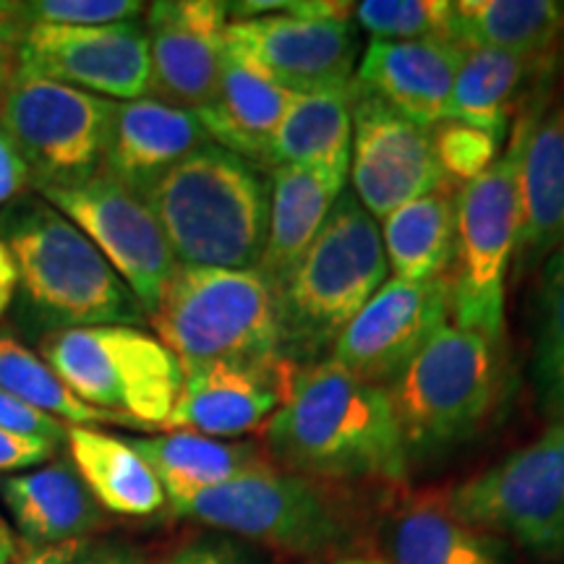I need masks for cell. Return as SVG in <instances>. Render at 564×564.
<instances>
[{
    "label": "cell",
    "mask_w": 564,
    "mask_h": 564,
    "mask_svg": "<svg viewBox=\"0 0 564 564\" xmlns=\"http://www.w3.org/2000/svg\"><path fill=\"white\" fill-rule=\"evenodd\" d=\"M264 442L270 460L314 481L398 484L411 460L384 387L361 382L329 358L295 371Z\"/></svg>",
    "instance_id": "6da1fadb"
},
{
    "label": "cell",
    "mask_w": 564,
    "mask_h": 564,
    "mask_svg": "<svg viewBox=\"0 0 564 564\" xmlns=\"http://www.w3.org/2000/svg\"><path fill=\"white\" fill-rule=\"evenodd\" d=\"M141 199L183 267L253 270L270 230V178L217 144L171 167Z\"/></svg>",
    "instance_id": "7a4b0ae2"
},
{
    "label": "cell",
    "mask_w": 564,
    "mask_h": 564,
    "mask_svg": "<svg viewBox=\"0 0 564 564\" xmlns=\"http://www.w3.org/2000/svg\"><path fill=\"white\" fill-rule=\"evenodd\" d=\"M19 291L34 319L55 329L147 322L144 308L108 259L40 194H21L0 209Z\"/></svg>",
    "instance_id": "3957f363"
},
{
    "label": "cell",
    "mask_w": 564,
    "mask_h": 564,
    "mask_svg": "<svg viewBox=\"0 0 564 564\" xmlns=\"http://www.w3.org/2000/svg\"><path fill=\"white\" fill-rule=\"evenodd\" d=\"M382 230L343 192L322 230L274 288L282 358L314 364L387 282Z\"/></svg>",
    "instance_id": "277c9868"
},
{
    "label": "cell",
    "mask_w": 564,
    "mask_h": 564,
    "mask_svg": "<svg viewBox=\"0 0 564 564\" xmlns=\"http://www.w3.org/2000/svg\"><path fill=\"white\" fill-rule=\"evenodd\" d=\"M183 369L204 364L270 366L282 358L278 301L253 270L175 267L147 319Z\"/></svg>",
    "instance_id": "5b68a950"
},
{
    "label": "cell",
    "mask_w": 564,
    "mask_h": 564,
    "mask_svg": "<svg viewBox=\"0 0 564 564\" xmlns=\"http://www.w3.org/2000/svg\"><path fill=\"white\" fill-rule=\"evenodd\" d=\"M502 343L444 322L384 387L408 457L442 455L484 429L502 390Z\"/></svg>",
    "instance_id": "8992f818"
},
{
    "label": "cell",
    "mask_w": 564,
    "mask_h": 564,
    "mask_svg": "<svg viewBox=\"0 0 564 564\" xmlns=\"http://www.w3.org/2000/svg\"><path fill=\"white\" fill-rule=\"evenodd\" d=\"M40 356L82 403L131 429L160 432L183 382L181 361L158 335L129 324L55 329L40 340Z\"/></svg>",
    "instance_id": "52a82bcc"
},
{
    "label": "cell",
    "mask_w": 564,
    "mask_h": 564,
    "mask_svg": "<svg viewBox=\"0 0 564 564\" xmlns=\"http://www.w3.org/2000/svg\"><path fill=\"white\" fill-rule=\"evenodd\" d=\"M525 116L518 118L507 150L481 178L455 196V259L449 267V316L457 327L476 329L491 340L505 337L507 267L520 232V154Z\"/></svg>",
    "instance_id": "ba28073f"
},
{
    "label": "cell",
    "mask_w": 564,
    "mask_h": 564,
    "mask_svg": "<svg viewBox=\"0 0 564 564\" xmlns=\"http://www.w3.org/2000/svg\"><path fill=\"white\" fill-rule=\"evenodd\" d=\"M175 518L217 528L295 556H316L348 544L340 505L314 478L272 465L230 478L171 505Z\"/></svg>",
    "instance_id": "9c48e42d"
},
{
    "label": "cell",
    "mask_w": 564,
    "mask_h": 564,
    "mask_svg": "<svg viewBox=\"0 0 564 564\" xmlns=\"http://www.w3.org/2000/svg\"><path fill=\"white\" fill-rule=\"evenodd\" d=\"M449 510L478 531L544 560L564 556V421L539 440L465 478L447 494Z\"/></svg>",
    "instance_id": "30bf717a"
},
{
    "label": "cell",
    "mask_w": 564,
    "mask_h": 564,
    "mask_svg": "<svg viewBox=\"0 0 564 564\" xmlns=\"http://www.w3.org/2000/svg\"><path fill=\"white\" fill-rule=\"evenodd\" d=\"M112 112V100L17 66L0 108V126L30 167V186L42 192L100 171Z\"/></svg>",
    "instance_id": "8fae6325"
},
{
    "label": "cell",
    "mask_w": 564,
    "mask_h": 564,
    "mask_svg": "<svg viewBox=\"0 0 564 564\" xmlns=\"http://www.w3.org/2000/svg\"><path fill=\"white\" fill-rule=\"evenodd\" d=\"M34 194L51 202L97 246L150 319L178 262L147 202L105 171Z\"/></svg>",
    "instance_id": "7c38bea8"
},
{
    "label": "cell",
    "mask_w": 564,
    "mask_h": 564,
    "mask_svg": "<svg viewBox=\"0 0 564 564\" xmlns=\"http://www.w3.org/2000/svg\"><path fill=\"white\" fill-rule=\"evenodd\" d=\"M225 53L291 95H308L352 82L358 34L350 19L270 13L230 21Z\"/></svg>",
    "instance_id": "4fadbf2b"
},
{
    "label": "cell",
    "mask_w": 564,
    "mask_h": 564,
    "mask_svg": "<svg viewBox=\"0 0 564 564\" xmlns=\"http://www.w3.org/2000/svg\"><path fill=\"white\" fill-rule=\"evenodd\" d=\"M17 66L112 102L150 95V40L139 19L102 26H26Z\"/></svg>",
    "instance_id": "5bb4252c"
},
{
    "label": "cell",
    "mask_w": 564,
    "mask_h": 564,
    "mask_svg": "<svg viewBox=\"0 0 564 564\" xmlns=\"http://www.w3.org/2000/svg\"><path fill=\"white\" fill-rule=\"evenodd\" d=\"M350 181L352 196L373 220H384L403 204L444 188L429 129L411 123L379 97L358 89V84L352 100Z\"/></svg>",
    "instance_id": "9a60e30c"
},
{
    "label": "cell",
    "mask_w": 564,
    "mask_h": 564,
    "mask_svg": "<svg viewBox=\"0 0 564 564\" xmlns=\"http://www.w3.org/2000/svg\"><path fill=\"white\" fill-rule=\"evenodd\" d=\"M449 278L387 280L329 350V361L366 384L387 387L447 322Z\"/></svg>",
    "instance_id": "2e32d148"
},
{
    "label": "cell",
    "mask_w": 564,
    "mask_h": 564,
    "mask_svg": "<svg viewBox=\"0 0 564 564\" xmlns=\"http://www.w3.org/2000/svg\"><path fill=\"white\" fill-rule=\"evenodd\" d=\"M150 95L173 108L199 110L220 87L228 3L158 0L147 6Z\"/></svg>",
    "instance_id": "e0dca14e"
},
{
    "label": "cell",
    "mask_w": 564,
    "mask_h": 564,
    "mask_svg": "<svg viewBox=\"0 0 564 564\" xmlns=\"http://www.w3.org/2000/svg\"><path fill=\"white\" fill-rule=\"evenodd\" d=\"M295 366L204 364L183 369L175 405L160 432H192L212 440H232L253 432L280 411L291 394Z\"/></svg>",
    "instance_id": "ac0fdd59"
},
{
    "label": "cell",
    "mask_w": 564,
    "mask_h": 564,
    "mask_svg": "<svg viewBox=\"0 0 564 564\" xmlns=\"http://www.w3.org/2000/svg\"><path fill=\"white\" fill-rule=\"evenodd\" d=\"M463 51L449 40H371L352 82L411 123L434 129L447 121Z\"/></svg>",
    "instance_id": "d6986e66"
},
{
    "label": "cell",
    "mask_w": 564,
    "mask_h": 564,
    "mask_svg": "<svg viewBox=\"0 0 564 564\" xmlns=\"http://www.w3.org/2000/svg\"><path fill=\"white\" fill-rule=\"evenodd\" d=\"M209 144L194 110L173 108L152 97L116 102L100 171L144 196L171 167Z\"/></svg>",
    "instance_id": "ffe728a7"
},
{
    "label": "cell",
    "mask_w": 564,
    "mask_h": 564,
    "mask_svg": "<svg viewBox=\"0 0 564 564\" xmlns=\"http://www.w3.org/2000/svg\"><path fill=\"white\" fill-rule=\"evenodd\" d=\"M520 154L518 274L546 262L564 243V110L528 108Z\"/></svg>",
    "instance_id": "44dd1931"
},
{
    "label": "cell",
    "mask_w": 564,
    "mask_h": 564,
    "mask_svg": "<svg viewBox=\"0 0 564 564\" xmlns=\"http://www.w3.org/2000/svg\"><path fill=\"white\" fill-rule=\"evenodd\" d=\"M0 497L30 549L61 546L102 523L100 505L70 463H45L0 478Z\"/></svg>",
    "instance_id": "7402d4cb"
},
{
    "label": "cell",
    "mask_w": 564,
    "mask_h": 564,
    "mask_svg": "<svg viewBox=\"0 0 564 564\" xmlns=\"http://www.w3.org/2000/svg\"><path fill=\"white\" fill-rule=\"evenodd\" d=\"M293 95L225 53L220 87L215 97L194 110L212 144L257 165L270 162V147Z\"/></svg>",
    "instance_id": "603a6c76"
},
{
    "label": "cell",
    "mask_w": 564,
    "mask_h": 564,
    "mask_svg": "<svg viewBox=\"0 0 564 564\" xmlns=\"http://www.w3.org/2000/svg\"><path fill=\"white\" fill-rule=\"evenodd\" d=\"M356 84L293 95L270 147L267 171L303 167L348 178Z\"/></svg>",
    "instance_id": "cb8c5ba5"
},
{
    "label": "cell",
    "mask_w": 564,
    "mask_h": 564,
    "mask_svg": "<svg viewBox=\"0 0 564 564\" xmlns=\"http://www.w3.org/2000/svg\"><path fill=\"white\" fill-rule=\"evenodd\" d=\"M70 465L100 510L121 518H150L165 507V491L129 440L95 426H68Z\"/></svg>",
    "instance_id": "d4e9b609"
},
{
    "label": "cell",
    "mask_w": 564,
    "mask_h": 564,
    "mask_svg": "<svg viewBox=\"0 0 564 564\" xmlns=\"http://www.w3.org/2000/svg\"><path fill=\"white\" fill-rule=\"evenodd\" d=\"M343 192L340 175L303 167H274L270 173V230L257 270L272 291L312 246Z\"/></svg>",
    "instance_id": "484cf974"
},
{
    "label": "cell",
    "mask_w": 564,
    "mask_h": 564,
    "mask_svg": "<svg viewBox=\"0 0 564 564\" xmlns=\"http://www.w3.org/2000/svg\"><path fill=\"white\" fill-rule=\"evenodd\" d=\"M129 442L150 463L171 505L186 502L212 486L272 465L270 455L257 444L223 442L192 432H165Z\"/></svg>",
    "instance_id": "4316f807"
},
{
    "label": "cell",
    "mask_w": 564,
    "mask_h": 564,
    "mask_svg": "<svg viewBox=\"0 0 564 564\" xmlns=\"http://www.w3.org/2000/svg\"><path fill=\"white\" fill-rule=\"evenodd\" d=\"M390 564H512L502 539L463 523L440 499H415L387 528Z\"/></svg>",
    "instance_id": "83f0119b"
},
{
    "label": "cell",
    "mask_w": 564,
    "mask_h": 564,
    "mask_svg": "<svg viewBox=\"0 0 564 564\" xmlns=\"http://www.w3.org/2000/svg\"><path fill=\"white\" fill-rule=\"evenodd\" d=\"M455 40L460 47H491L549 63L564 37V3L556 0H457Z\"/></svg>",
    "instance_id": "f1b7e54d"
},
{
    "label": "cell",
    "mask_w": 564,
    "mask_h": 564,
    "mask_svg": "<svg viewBox=\"0 0 564 564\" xmlns=\"http://www.w3.org/2000/svg\"><path fill=\"white\" fill-rule=\"evenodd\" d=\"M544 68L546 63L512 53L465 47L449 97L447 121L474 126L505 141L514 100L523 95L525 84Z\"/></svg>",
    "instance_id": "f546056e"
},
{
    "label": "cell",
    "mask_w": 564,
    "mask_h": 564,
    "mask_svg": "<svg viewBox=\"0 0 564 564\" xmlns=\"http://www.w3.org/2000/svg\"><path fill=\"white\" fill-rule=\"evenodd\" d=\"M384 257L392 280L429 282L449 272L455 259V196L442 188L408 202L384 217Z\"/></svg>",
    "instance_id": "4dcf8cb0"
},
{
    "label": "cell",
    "mask_w": 564,
    "mask_h": 564,
    "mask_svg": "<svg viewBox=\"0 0 564 564\" xmlns=\"http://www.w3.org/2000/svg\"><path fill=\"white\" fill-rule=\"evenodd\" d=\"M0 390L66 426H100V423L123 426L118 415L82 403L61 382L58 373L42 361L40 352L26 348L9 333H0Z\"/></svg>",
    "instance_id": "1f68e13d"
},
{
    "label": "cell",
    "mask_w": 564,
    "mask_h": 564,
    "mask_svg": "<svg viewBox=\"0 0 564 564\" xmlns=\"http://www.w3.org/2000/svg\"><path fill=\"white\" fill-rule=\"evenodd\" d=\"M533 387L541 413L564 421V243L546 259L533 343Z\"/></svg>",
    "instance_id": "d6a6232c"
},
{
    "label": "cell",
    "mask_w": 564,
    "mask_h": 564,
    "mask_svg": "<svg viewBox=\"0 0 564 564\" xmlns=\"http://www.w3.org/2000/svg\"><path fill=\"white\" fill-rule=\"evenodd\" d=\"M352 19L373 40H455L447 0H366L352 3Z\"/></svg>",
    "instance_id": "836d02e7"
},
{
    "label": "cell",
    "mask_w": 564,
    "mask_h": 564,
    "mask_svg": "<svg viewBox=\"0 0 564 564\" xmlns=\"http://www.w3.org/2000/svg\"><path fill=\"white\" fill-rule=\"evenodd\" d=\"M429 133H432L434 154L436 162H440L444 186L453 183V186L463 188L470 181L481 178L497 162L499 147H502V141L491 137V133L457 121L436 123Z\"/></svg>",
    "instance_id": "e575fe53"
},
{
    "label": "cell",
    "mask_w": 564,
    "mask_h": 564,
    "mask_svg": "<svg viewBox=\"0 0 564 564\" xmlns=\"http://www.w3.org/2000/svg\"><path fill=\"white\" fill-rule=\"evenodd\" d=\"M21 26H102L118 21H137L147 11L139 0H32L11 3Z\"/></svg>",
    "instance_id": "d590c367"
},
{
    "label": "cell",
    "mask_w": 564,
    "mask_h": 564,
    "mask_svg": "<svg viewBox=\"0 0 564 564\" xmlns=\"http://www.w3.org/2000/svg\"><path fill=\"white\" fill-rule=\"evenodd\" d=\"M0 429L21 436H42V440H51L58 444L66 442L68 434L66 423L34 411V408L24 405L6 390H0Z\"/></svg>",
    "instance_id": "8d00e7d4"
},
{
    "label": "cell",
    "mask_w": 564,
    "mask_h": 564,
    "mask_svg": "<svg viewBox=\"0 0 564 564\" xmlns=\"http://www.w3.org/2000/svg\"><path fill=\"white\" fill-rule=\"evenodd\" d=\"M61 444L42 440V436H21L0 429V474L34 468L51 463Z\"/></svg>",
    "instance_id": "74e56055"
},
{
    "label": "cell",
    "mask_w": 564,
    "mask_h": 564,
    "mask_svg": "<svg viewBox=\"0 0 564 564\" xmlns=\"http://www.w3.org/2000/svg\"><path fill=\"white\" fill-rule=\"evenodd\" d=\"M30 186V167L21 158L17 141L0 126V209L24 194Z\"/></svg>",
    "instance_id": "f35d334b"
},
{
    "label": "cell",
    "mask_w": 564,
    "mask_h": 564,
    "mask_svg": "<svg viewBox=\"0 0 564 564\" xmlns=\"http://www.w3.org/2000/svg\"><path fill=\"white\" fill-rule=\"evenodd\" d=\"M21 30L13 19L11 3H0V108H3L6 91L17 70V47H19Z\"/></svg>",
    "instance_id": "ab89813d"
},
{
    "label": "cell",
    "mask_w": 564,
    "mask_h": 564,
    "mask_svg": "<svg viewBox=\"0 0 564 564\" xmlns=\"http://www.w3.org/2000/svg\"><path fill=\"white\" fill-rule=\"evenodd\" d=\"M160 564H249L241 554L232 552L225 544H212V541H196L175 549L171 556H165Z\"/></svg>",
    "instance_id": "60d3db41"
},
{
    "label": "cell",
    "mask_w": 564,
    "mask_h": 564,
    "mask_svg": "<svg viewBox=\"0 0 564 564\" xmlns=\"http://www.w3.org/2000/svg\"><path fill=\"white\" fill-rule=\"evenodd\" d=\"M84 552V539L82 541H68L61 546H47V549H32L19 564H74Z\"/></svg>",
    "instance_id": "b9f144b4"
},
{
    "label": "cell",
    "mask_w": 564,
    "mask_h": 564,
    "mask_svg": "<svg viewBox=\"0 0 564 564\" xmlns=\"http://www.w3.org/2000/svg\"><path fill=\"white\" fill-rule=\"evenodd\" d=\"M17 291H19L17 264H13L9 246L0 241V316L11 308L13 299H17Z\"/></svg>",
    "instance_id": "7bdbcfd3"
},
{
    "label": "cell",
    "mask_w": 564,
    "mask_h": 564,
    "mask_svg": "<svg viewBox=\"0 0 564 564\" xmlns=\"http://www.w3.org/2000/svg\"><path fill=\"white\" fill-rule=\"evenodd\" d=\"M19 556V546L17 539H13L9 523L0 518V564H13Z\"/></svg>",
    "instance_id": "ee69618b"
},
{
    "label": "cell",
    "mask_w": 564,
    "mask_h": 564,
    "mask_svg": "<svg viewBox=\"0 0 564 564\" xmlns=\"http://www.w3.org/2000/svg\"><path fill=\"white\" fill-rule=\"evenodd\" d=\"M74 564H133V560L123 552H102L95 556H79Z\"/></svg>",
    "instance_id": "f6af8a7d"
},
{
    "label": "cell",
    "mask_w": 564,
    "mask_h": 564,
    "mask_svg": "<svg viewBox=\"0 0 564 564\" xmlns=\"http://www.w3.org/2000/svg\"><path fill=\"white\" fill-rule=\"evenodd\" d=\"M324 564H390L384 556H366V554H352V556H337Z\"/></svg>",
    "instance_id": "bcb514c9"
}]
</instances>
